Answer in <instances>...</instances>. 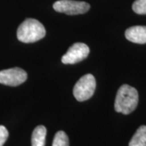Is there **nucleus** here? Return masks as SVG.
I'll use <instances>...</instances> for the list:
<instances>
[{
    "mask_svg": "<svg viewBox=\"0 0 146 146\" xmlns=\"http://www.w3.org/2000/svg\"><path fill=\"white\" fill-rule=\"evenodd\" d=\"M138 92L128 84H123L117 92L115 101L116 112L129 115L136 110L138 105Z\"/></svg>",
    "mask_w": 146,
    "mask_h": 146,
    "instance_id": "obj_1",
    "label": "nucleus"
},
{
    "mask_svg": "<svg viewBox=\"0 0 146 146\" xmlns=\"http://www.w3.org/2000/svg\"><path fill=\"white\" fill-rule=\"evenodd\" d=\"M46 29L40 21L29 18L24 21L17 29V38L24 43H33L46 36Z\"/></svg>",
    "mask_w": 146,
    "mask_h": 146,
    "instance_id": "obj_2",
    "label": "nucleus"
},
{
    "mask_svg": "<svg viewBox=\"0 0 146 146\" xmlns=\"http://www.w3.org/2000/svg\"><path fill=\"white\" fill-rule=\"evenodd\" d=\"M96 89V80L92 74L83 76L75 84L73 88V95L79 102L89 99L94 94Z\"/></svg>",
    "mask_w": 146,
    "mask_h": 146,
    "instance_id": "obj_3",
    "label": "nucleus"
},
{
    "mask_svg": "<svg viewBox=\"0 0 146 146\" xmlns=\"http://www.w3.org/2000/svg\"><path fill=\"white\" fill-rule=\"evenodd\" d=\"M54 9L67 15H79L87 12L90 9V5L83 1L74 0H58L53 5Z\"/></svg>",
    "mask_w": 146,
    "mask_h": 146,
    "instance_id": "obj_4",
    "label": "nucleus"
},
{
    "mask_svg": "<svg viewBox=\"0 0 146 146\" xmlns=\"http://www.w3.org/2000/svg\"><path fill=\"white\" fill-rule=\"evenodd\" d=\"M27 72L20 68H13L0 71V84L8 86H18L27 80Z\"/></svg>",
    "mask_w": 146,
    "mask_h": 146,
    "instance_id": "obj_5",
    "label": "nucleus"
},
{
    "mask_svg": "<svg viewBox=\"0 0 146 146\" xmlns=\"http://www.w3.org/2000/svg\"><path fill=\"white\" fill-rule=\"evenodd\" d=\"M89 46L84 43H75L68 49L67 53L62 57V63L64 64H75L88 57Z\"/></svg>",
    "mask_w": 146,
    "mask_h": 146,
    "instance_id": "obj_6",
    "label": "nucleus"
},
{
    "mask_svg": "<svg viewBox=\"0 0 146 146\" xmlns=\"http://www.w3.org/2000/svg\"><path fill=\"white\" fill-rule=\"evenodd\" d=\"M125 37L137 44L146 43V26H132L125 31Z\"/></svg>",
    "mask_w": 146,
    "mask_h": 146,
    "instance_id": "obj_7",
    "label": "nucleus"
},
{
    "mask_svg": "<svg viewBox=\"0 0 146 146\" xmlns=\"http://www.w3.org/2000/svg\"><path fill=\"white\" fill-rule=\"evenodd\" d=\"M46 128L42 125L35 127L31 138L32 146H45L46 145Z\"/></svg>",
    "mask_w": 146,
    "mask_h": 146,
    "instance_id": "obj_8",
    "label": "nucleus"
},
{
    "mask_svg": "<svg viewBox=\"0 0 146 146\" xmlns=\"http://www.w3.org/2000/svg\"><path fill=\"white\" fill-rule=\"evenodd\" d=\"M129 146H146V126H141L136 130L129 142Z\"/></svg>",
    "mask_w": 146,
    "mask_h": 146,
    "instance_id": "obj_9",
    "label": "nucleus"
},
{
    "mask_svg": "<svg viewBox=\"0 0 146 146\" xmlns=\"http://www.w3.org/2000/svg\"><path fill=\"white\" fill-rule=\"evenodd\" d=\"M52 146H69V140L67 134L63 131H58L54 137Z\"/></svg>",
    "mask_w": 146,
    "mask_h": 146,
    "instance_id": "obj_10",
    "label": "nucleus"
},
{
    "mask_svg": "<svg viewBox=\"0 0 146 146\" xmlns=\"http://www.w3.org/2000/svg\"><path fill=\"white\" fill-rule=\"evenodd\" d=\"M132 10L136 14L145 15L146 14V0H136L132 4Z\"/></svg>",
    "mask_w": 146,
    "mask_h": 146,
    "instance_id": "obj_11",
    "label": "nucleus"
},
{
    "mask_svg": "<svg viewBox=\"0 0 146 146\" xmlns=\"http://www.w3.org/2000/svg\"><path fill=\"white\" fill-rule=\"evenodd\" d=\"M9 136L8 131L4 126L0 125V146H3Z\"/></svg>",
    "mask_w": 146,
    "mask_h": 146,
    "instance_id": "obj_12",
    "label": "nucleus"
}]
</instances>
